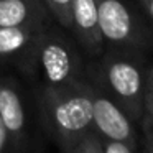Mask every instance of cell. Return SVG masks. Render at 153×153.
I'll return each instance as SVG.
<instances>
[{
  "label": "cell",
  "mask_w": 153,
  "mask_h": 153,
  "mask_svg": "<svg viewBox=\"0 0 153 153\" xmlns=\"http://www.w3.org/2000/svg\"><path fill=\"white\" fill-rule=\"evenodd\" d=\"M46 27H0V64H10L33 77L38 46Z\"/></svg>",
  "instance_id": "obj_6"
},
{
  "label": "cell",
  "mask_w": 153,
  "mask_h": 153,
  "mask_svg": "<svg viewBox=\"0 0 153 153\" xmlns=\"http://www.w3.org/2000/svg\"><path fill=\"white\" fill-rule=\"evenodd\" d=\"M100 148H102V153H135V148H132L127 143L102 138V137H100Z\"/></svg>",
  "instance_id": "obj_13"
},
{
  "label": "cell",
  "mask_w": 153,
  "mask_h": 153,
  "mask_svg": "<svg viewBox=\"0 0 153 153\" xmlns=\"http://www.w3.org/2000/svg\"><path fill=\"white\" fill-rule=\"evenodd\" d=\"M138 2L143 5V8L146 10V13H148L150 18L153 20V0H138Z\"/></svg>",
  "instance_id": "obj_16"
},
{
  "label": "cell",
  "mask_w": 153,
  "mask_h": 153,
  "mask_svg": "<svg viewBox=\"0 0 153 153\" xmlns=\"http://www.w3.org/2000/svg\"><path fill=\"white\" fill-rule=\"evenodd\" d=\"M153 120V64L145 73V89H143V117Z\"/></svg>",
  "instance_id": "obj_12"
},
{
  "label": "cell",
  "mask_w": 153,
  "mask_h": 153,
  "mask_svg": "<svg viewBox=\"0 0 153 153\" xmlns=\"http://www.w3.org/2000/svg\"><path fill=\"white\" fill-rule=\"evenodd\" d=\"M0 120L17 153H31L25 99L18 82L10 76H0Z\"/></svg>",
  "instance_id": "obj_7"
},
{
  "label": "cell",
  "mask_w": 153,
  "mask_h": 153,
  "mask_svg": "<svg viewBox=\"0 0 153 153\" xmlns=\"http://www.w3.org/2000/svg\"><path fill=\"white\" fill-rule=\"evenodd\" d=\"M51 20L43 0H0V27H46Z\"/></svg>",
  "instance_id": "obj_9"
},
{
  "label": "cell",
  "mask_w": 153,
  "mask_h": 153,
  "mask_svg": "<svg viewBox=\"0 0 153 153\" xmlns=\"http://www.w3.org/2000/svg\"><path fill=\"white\" fill-rule=\"evenodd\" d=\"M74 0H43L50 17L64 30L71 28V8Z\"/></svg>",
  "instance_id": "obj_10"
},
{
  "label": "cell",
  "mask_w": 153,
  "mask_h": 153,
  "mask_svg": "<svg viewBox=\"0 0 153 153\" xmlns=\"http://www.w3.org/2000/svg\"><path fill=\"white\" fill-rule=\"evenodd\" d=\"M97 18L104 43L122 50H142L145 31L123 0H97Z\"/></svg>",
  "instance_id": "obj_4"
},
{
  "label": "cell",
  "mask_w": 153,
  "mask_h": 153,
  "mask_svg": "<svg viewBox=\"0 0 153 153\" xmlns=\"http://www.w3.org/2000/svg\"><path fill=\"white\" fill-rule=\"evenodd\" d=\"M59 153H102L100 137L96 132H91L76 142L59 146Z\"/></svg>",
  "instance_id": "obj_11"
},
{
  "label": "cell",
  "mask_w": 153,
  "mask_h": 153,
  "mask_svg": "<svg viewBox=\"0 0 153 153\" xmlns=\"http://www.w3.org/2000/svg\"><path fill=\"white\" fill-rule=\"evenodd\" d=\"M0 153H17V150H15L2 120H0Z\"/></svg>",
  "instance_id": "obj_15"
},
{
  "label": "cell",
  "mask_w": 153,
  "mask_h": 153,
  "mask_svg": "<svg viewBox=\"0 0 153 153\" xmlns=\"http://www.w3.org/2000/svg\"><path fill=\"white\" fill-rule=\"evenodd\" d=\"M86 76V63L79 45L68 36L63 27L50 23L43 30L36 54L33 79H36L38 89L71 86Z\"/></svg>",
  "instance_id": "obj_3"
},
{
  "label": "cell",
  "mask_w": 153,
  "mask_h": 153,
  "mask_svg": "<svg viewBox=\"0 0 153 153\" xmlns=\"http://www.w3.org/2000/svg\"><path fill=\"white\" fill-rule=\"evenodd\" d=\"M137 53V50L110 46L102 51L99 63L86 68V74L128 114L133 122L140 123L146 69H143L142 58Z\"/></svg>",
  "instance_id": "obj_2"
},
{
  "label": "cell",
  "mask_w": 153,
  "mask_h": 153,
  "mask_svg": "<svg viewBox=\"0 0 153 153\" xmlns=\"http://www.w3.org/2000/svg\"><path fill=\"white\" fill-rule=\"evenodd\" d=\"M140 125L143 128V153H153V120L142 119Z\"/></svg>",
  "instance_id": "obj_14"
},
{
  "label": "cell",
  "mask_w": 153,
  "mask_h": 153,
  "mask_svg": "<svg viewBox=\"0 0 153 153\" xmlns=\"http://www.w3.org/2000/svg\"><path fill=\"white\" fill-rule=\"evenodd\" d=\"M43 125L58 148L94 132L92 84L89 77L64 87L38 89Z\"/></svg>",
  "instance_id": "obj_1"
},
{
  "label": "cell",
  "mask_w": 153,
  "mask_h": 153,
  "mask_svg": "<svg viewBox=\"0 0 153 153\" xmlns=\"http://www.w3.org/2000/svg\"><path fill=\"white\" fill-rule=\"evenodd\" d=\"M91 84H92L94 132L102 138L123 142L137 150L138 138H137L135 125H133L135 122L102 87L97 86L94 81H91Z\"/></svg>",
  "instance_id": "obj_5"
},
{
  "label": "cell",
  "mask_w": 153,
  "mask_h": 153,
  "mask_svg": "<svg viewBox=\"0 0 153 153\" xmlns=\"http://www.w3.org/2000/svg\"><path fill=\"white\" fill-rule=\"evenodd\" d=\"M71 31L79 48L91 58H99L104 40L99 30L97 0H74L71 8Z\"/></svg>",
  "instance_id": "obj_8"
}]
</instances>
